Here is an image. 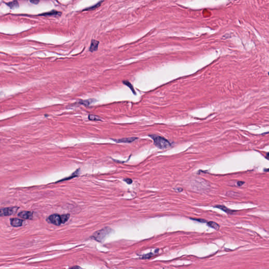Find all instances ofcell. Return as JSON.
<instances>
[{
  "label": "cell",
  "instance_id": "d6986e66",
  "mask_svg": "<svg viewBox=\"0 0 269 269\" xmlns=\"http://www.w3.org/2000/svg\"><path fill=\"white\" fill-rule=\"evenodd\" d=\"M69 269H82L81 267H79V266H75V267H71V268H70Z\"/></svg>",
  "mask_w": 269,
  "mask_h": 269
},
{
  "label": "cell",
  "instance_id": "277c9868",
  "mask_svg": "<svg viewBox=\"0 0 269 269\" xmlns=\"http://www.w3.org/2000/svg\"><path fill=\"white\" fill-rule=\"evenodd\" d=\"M48 220L51 224L56 226H60L61 224H62L61 215H59L58 214H53L50 215L48 218Z\"/></svg>",
  "mask_w": 269,
  "mask_h": 269
},
{
  "label": "cell",
  "instance_id": "8fae6325",
  "mask_svg": "<svg viewBox=\"0 0 269 269\" xmlns=\"http://www.w3.org/2000/svg\"><path fill=\"white\" fill-rule=\"evenodd\" d=\"M215 207L218 208H219V209H221L222 210H223V211H224V212H226V213H232V212H233V211L231 210L230 209H228L227 207L224 206H220V205H219V206H216Z\"/></svg>",
  "mask_w": 269,
  "mask_h": 269
},
{
  "label": "cell",
  "instance_id": "9c48e42d",
  "mask_svg": "<svg viewBox=\"0 0 269 269\" xmlns=\"http://www.w3.org/2000/svg\"><path fill=\"white\" fill-rule=\"evenodd\" d=\"M136 137H129V138H125L119 139L115 140V141L117 143H131L136 141L137 139Z\"/></svg>",
  "mask_w": 269,
  "mask_h": 269
},
{
  "label": "cell",
  "instance_id": "4fadbf2b",
  "mask_svg": "<svg viewBox=\"0 0 269 269\" xmlns=\"http://www.w3.org/2000/svg\"><path fill=\"white\" fill-rule=\"evenodd\" d=\"M93 100H92V99H91V100H82V101H79V104H83V105H84L85 106H89V105H91L93 102Z\"/></svg>",
  "mask_w": 269,
  "mask_h": 269
},
{
  "label": "cell",
  "instance_id": "5b68a950",
  "mask_svg": "<svg viewBox=\"0 0 269 269\" xmlns=\"http://www.w3.org/2000/svg\"><path fill=\"white\" fill-rule=\"evenodd\" d=\"M18 216L25 219H31L33 218V212L30 211H22L18 214Z\"/></svg>",
  "mask_w": 269,
  "mask_h": 269
},
{
  "label": "cell",
  "instance_id": "44dd1931",
  "mask_svg": "<svg viewBox=\"0 0 269 269\" xmlns=\"http://www.w3.org/2000/svg\"><path fill=\"white\" fill-rule=\"evenodd\" d=\"M30 2L34 3V4H37L38 3H39V1H30Z\"/></svg>",
  "mask_w": 269,
  "mask_h": 269
},
{
  "label": "cell",
  "instance_id": "30bf717a",
  "mask_svg": "<svg viewBox=\"0 0 269 269\" xmlns=\"http://www.w3.org/2000/svg\"><path fill=\"white\" fill-rule=\"evenodd\" d=\"M6 4L8 6H9L12 9L17 8L19 6V2H18V1H12V2L6 3Z\"/></svg>",
  "mask_w": 269,
  "mask_h": 269
},
{
  "label": "cell",
  "instance_id": "7402d4cb",
  "mask_svg": "<svg viewBox=\"0 0 269 269\" xmlns=\"http://www.w3.org/2000/svg\"><path fill=\"white\" fill-rule=\"evenodd\" d=\"M266 157H267V159H269V153H267V155H266Z\"/></svg>",
  "mask_w": 269,
  "mask_h": 269
},
{
  "label": "cell",
  "instance_id": "52a82bcc",
  "mask_svg": "<svg viewBox=\"0 0 269 269\" xmlns=\"http://www.w3.org/2000/svg\"><path fill=\"white\" fill-rule=\"evenodd\" d=\"M62 14V13L60 12H58L55 10H52L50 12H48L44 13L43 14L39 15L42 16H45V17H60Z\"/></svg>",
  "mask_w": 269,
  "mask_h": 269
},
{
  "label": "cell",
  "instance_id": "3957f363",
  "mask_svg": "<svg viewBox=\"0 0 269 269\" xmlns=\"http://www.w3.org/2000/svg\"><path fill=\"white\" fill-rule=\"evenodd\" d=\"M19 208L17 207H9L5 208H2L0 210V215L1 217L3 216H8L14 214Z\"/></svg>",
  "mask_w": 269,
  "mask_h": 269
},
{
  "label": "cell",
  "instance_id": "2e32d148",
  "mask_svg": "<svg viewBox=\"0 0 269 269\" xmlns=\"http://www.w3.org/2000/svg\"><path fill=\"white\" fill-rule=\"evenodd\" d=\"M88 118H89V120H101L100 119V118L99 117H98V116H95V115H90L88 116Z\"/></svg>",
  "mask_w": 269,
  "mask_h": 269
},
{
  "label": "cell",
  "instance_id": "603a6c76",
  "mask_svg": "<svg viewBox=\"0 0 269 269\" xmlns=\"http://www.w3.org/2000/svg\"><path fill=\"white\" fill-rule=\"evenodd\" d=\"M268 74H269V73H268Z\"/></svg>",
  "mask_w": 269,
  "mask_h": 269
},
{
  "label": "cell",
  "instance_id": "8992f818",
  "mask_svg": "<svg viewBox=\"0 0 269 269\" xmlns=\"http://www.w3.org/2000/svg\"><path fill=\"white\" fill-rule=\"evenodd\" d=\"M11 224L14 227H19L22 226L23 221L18 218H12L10 220Z\"/></svg>",
  "mask_w": 269,
  "mask_h": 269
},
{
  "label": "cell",
  "instance_id": "e0dca14e",
  "mask_svg": "<svg viewBox=\"0 0 269 269\" xmlns=\"http://www.w3.org/2000/svg\"><path fill=\"white\" fill-rule=\"evenodd\" d=\"M124 180L128 184H131L133 182V180H131V179H129V178H127V179H125Z\"/></svg>",
  "mask_w": 269,
  "mask_h": 269
},
{
  "label": "cell",
  "instance_id": "6da1fadb",
  "mask_svg": "<svg viewBox=\"0 0 269 269\" xmlns=\"http://www.w3.org/2000/svg\"><path fill=\"white\" fill-rule=\"evenodd\" d=\"M153 141V143L156 147L160 149H166L171 146L169 141L163 137L157 134H150L149 136Z\"/></svg>",
  "mask_w": 269,
  "mask_h": 269
},
{
  "label": "cell",
  "instance_id": "ffe728a7",
  "mask_svg": "<svg viewBox=\"0 0 269 269\" xmlns=\"http://www.w3.org/2000/svg\"><path fill=\"white\" fill-rule=\"evenodd\" d=\"M244 184V182H242V181H239L237 183V184H238V186H241L242 184Z\"/></svg>",
  "mask_w": 269,
  "mask_h": 269
},
{
  "label": "cell",
  "instance_id": "5bb4252c",
  "mask_svg": "<svg viewBox=\"0 0 269 269\" xmlns=\"http://www.w3.org/2000/svg\"><path fill=\"white\" fill-rule=\"evenodd\" d=\"M61 218H62V224H65V222H66L68 221V219L70 218V215L69 214L63 215H61Z\"/></svg>",
  "mask_w": 269,
  "mask_h": 269
},
{
  "label": "cell",
  "instance_id": "7a4b0ae2",
  "mask_svg": "<svg viewBox=\"0 0 269 269\" xmlns=\"http://www.w3.org/2000/svg\"><path fill=\"white\" fill-rule=\"evenodd\" d=\"M110 228H104L102 230L95 232V234H94L93 237L96 239V240L101 241L104 238H105L106 236H107L110 233Z\"/></svg>",
  "mask_w": 269,
  "mask_h": 269
},
{
  "label": "cell",
  "instance_id": "ba28073f",
  "mask_svg": "<svg viewBox=\"0 0 269 269\" xmlns=\"http://www.w3.org/2000/svg\"><path fill=\"white\" fill-rule=\"evenodd\" d=\"M100 42L95 39H92L91 40V44L90 46V48H89V51L90 52H93L94 51H97L98 48V45H99Z\"/></svg>",
  "mask_w": 269,
  "mask_h": 269
},
{
  "label": "cell",
  "instance_id": "7c38bea8",
  "mask_svg": "<svg viewBox=\"0 0 269 269\" xmlns=\"http://www.w3.org/2000/svg\"><path fill=\"white\" fill-rule=\"evenodd\" d=\"M208 225L211 228H213L215 230H218L219 229V225L217 224L215 222L210 221L208 222Z\"/></svg>",
  "mask_w": 269,
  "mask_h": 269
},
{
  "label": "cell",
  "instance_id": "9a60e30c",
  "mask_svg": "<svg viewBox=\"0 0 269 269\" xmlns=\"http://www.w3.org/2000/svg\"><path fill=\"white\" fill-rule=\"evenodd\" d=\"M103 2H98V3L95 5H94V6H91V7H89V8H86L84 10H94V9H95V8H97L98 7H99V6L100 5V4H101V3Z\"/></svg>",
  "mask_w": 269,
  "mask_h": 269
},
{
  "label": "cell",
  "instance_id": "ac0fdd59",
  "mask_svg": "<svg viewBox=\"0 0 269 269\" xmlns=\"http://www.w3.org/2000/svg\"><path fill=\"white\" fill-rule=\"evenodd\" d=\"M192 219L195 220H196V221H197L200 222H206V220H203V219Z\"/></svg>",
  "mask_w": 269,
  "mask_h": 269
}]
</instances>
